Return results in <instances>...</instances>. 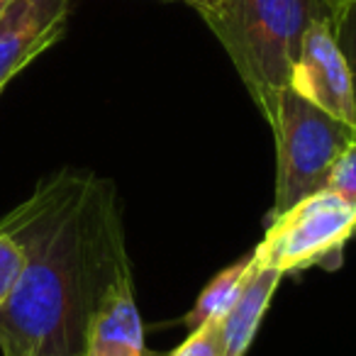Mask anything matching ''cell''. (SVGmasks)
<instances>
[{
  "mask_svg": "<svg viewBox=\"0 0 356 356\" xmlns=\"http://www.w3.org/2000/svg\"><path fill=\"white\" fill-rule=\"evenodd\" d=\"M271 129L276 137V195L271 218H276L300 200L327 191L332 166L356 139V127L286 88L278 98Z\"/></svg>",
  "mask_w": 356,
  "mask_h": 356,
  "instance_id": "3957f363",
  "label": "cell"
},
{
  "mask_svg": "<svg viewBox=\"0 0 356 356\" xmlns=\"http://www.w3.org/2000/svg\"><path fill=\"white\" fill-rule=\"evenodd\" d=\"M81 356H154L144 341L129 268L120 271L100 296L86 327Z\"/></svg>",
  "mask_w": 356,
  "mask_h": 356,
  "instance_id": "52a82bcc",
  "label": "cell"
},
{
  "mask_svg": "<svg viewBox=\"0 0 356 356\" xmlns=\"http://www.w3.org/2000/svg\"><path fill=\"white\" fill-rule=\"evenodd\" d=\"M325 3L332 8V13H334V10H339V8L344 6V3H349V0H325Z\"/></svg>",
  "mask_w": 356,
  "mask_h": 356,
  "instance_id": "5bb4252c",
  "label": "cell"
},
{
  "mask_svg": "<svg viewBox=\"0 0 356 356\" xmlns=\"http://www.w3.org/2000/svg\"><path fill=\"white\" fill-rule=\"evenodd\" d=\"M184 3H188L191 8H195V10H198L200 6H205V3H210V0H184Z\"/></svg>",
  "mask_w": 356,
  "mask_h": 356,
  "instance_id": "9a60e30c",
  "label": "cell"
},
{
  "mask_svg": "<svg viewBox=\"0 0 356 356\" xmlns=\"http://www.w3.org/2000/svg\"><path fill=\"white\" fill-rule=\"evenodd\" d=\"M332 30L339 44L344 61L349 66L351 90H354V110H356V0H349L332 15Z\"/></svg>",
  "mask_w": 356,
  "mask_h": 356,
  "instance_id": "30bf717a",
  "label": "cell"
},
{
  "mask_svg": "<svg viewBox=\"0 0 356 356\" xmlns=\"http://www.w3.org/2000/svg\"><path fill=\"white\" fill-rule=\"evenodd\" d=\"M327 191L337 193L351 208H356V139L339 154V159L332 166Z\"/></svg>",
  "mask_w": 356,
  "mask_h": 356,
  "instance_id": "7c38bea8",
  "label": "cell"
},
{
  "mask_svg": "<svg viewBox=\"0 0 356 356\" xmlns=\"http://www.w3.org/2000/svg\"><path fill=\"white\" fill-rule=\"evenodd\" d=\"M22 268H25V252L13 239V234L0 227V307L13 296L22 276Z\"/></svg>",
  "mask_w": 356,
  "mask_h": 356,
  "instance_id": "8fae6325",
  "label": "cell"
},
{
  "mask_svg": "<svg viewBox=\"0 0 356 356\" xmlns=\"http://www.w3.org/2000/svg\"><path fill=\"white\" fill-rule=\"evenodd\" d=\"M8 3H10V0H0V17H3V13H6Z\"/></svg>",
  "mask_w": 356,
  "mask_h": 356,
  "instance_id": "2e32d148",
  "label": "cell"
},
{
  "mask_svg": "<svg viewBox=\"0 0 356 356\" xmlns=\"http://www.w3.org/2000/svg\"><path fill=\"white\" fill-rule=\"evenodd\" d=\"M288 88L296 90L307 103L356 127L349 66L334 40L332 20H317L307 27Z\"/></svg>",
  "mask_w": 356,
  "mask_h": 356,
  "instance_id": "5b68a950",
  "label": "cell"
},
{
  "mask_svg": "<svg viewBox=\"0 0 356 356\" xmlns=\"http://www.w3.org/2000/svg\"><path fill=\"white\" fill-rule=\"evenodd\" d=\"M354 237H356V229H354Z\"/></svg>",
  "mask_w": 356,
  "mask_h": 356,
  "instance_id": "e0dca14e",
  "label": "cell"
},
{
  "mask_svg": "<svg viewBox=\"0 0 356 356\" xmlns=\"http://www.w3.org/2000/svg\"><path fill=\"white\" fill-rule=\"evenodd\" d=\"M218 322L220 320L205 322L193 330L171 356H218Z\"/></svg>",
  "mask_w": 356,
  "mask_h": 356,
  "instance_id": "4fadbf2b",
  "label": "cell"
},
{
  "mask_svg": "<svg viewBox=\"0 0 356 356\" xmlns=\"http://www.w3.org/2000/svg\"><path fill=\"white\" fill-rule=\"evenodd\" d=\"M71 0H10L0 17V93L64 37Z\"/></svg>",
  "mask_w": 356,
  "mask_h": 356,
  "instance_id": "8992f818",
  "label": "cell"
},
{
  "mask_svg": "<svg viewBox=\"0 0 356 356\" xmlns=\"http://www.w3.org/2000/svg\"><path fill=\"white\" fill-rule=\"evenodd\" d=\"M281 278V273L273 268H261L254 264L239 298L218 322V356H247L249 344L254 341Z\"/></svg>",
  "mask_w": 356,
  "mask_h": 356,
  "instance_id": "ba28073f",
  "label": "cell"
},
{
  "mask_svg": "<svg viewBox=\"0 0 356 356\" xmlns=\"http://www.w3.org/2000/svg\"><path fill=\"white\" fill-rule=\"evenodd\" d=\"M198 13L268 124L291 83L307 27L334 15L325 0H210Z\"/></svg>",
  "mask_w": 356,
  "mask_h": 356,
  "instance_id": "7a4b0ae2",
  "label": "cell"
},
{
  "mask_svg": "<svg viewBox=\"0 0 356 356\" xmlns=\"http://www.w3.org/2000/svg\"><path fill=\"white\" fill-rule=\"evenodd\" d=\"M252 268H254V259L247 257V259H242V261L227 266L225 271H220L218 276L203 288V293L198 296L195 305L191 307V312L184 317L186 327L193 332V330H198L200 325H205V322L222 320L225 312L234 305V300H237L239 293H242Z\"/></svg>",
  "mask_w": 356,
  "mask_h": 356,
  "instance_id": "9c48e42d",
  "label": "cell"
},
{
  "mask_svg": "<svg viewBox=\"0 0 356 356\" xmlns=\"http://www.w3.org/2000/svg\"><path fill=\"white\" fill-rule=\"evenodd\" d=\"M0 227L25 252L20 281L0 307L3 356H81L100 296L129 268L113 184L61 168Z\"/></svg>",
  "mask_w": 356,
  "mask_h": 356,
  "instance_id": "6da1fadb",
  "label": "cell"
},
{
  "mask_svg": "<svg viewBox=\"0 0 356 356\" xmlns=\"http://www.w3.org/2000/svg\"><path fill=\"white\" fill-rule=\"evenodd\" d=\"M354 229L356 208L332 191H320L271 218L252 259L257 266L273 268L281 276L312 266L334 268L341 264V252Z\"/></svg>",
  "mask_w": 356,
  "mask_h": 356,
  "instance_id": "277c9868",
  "label": "cell"
}]
</instances>
